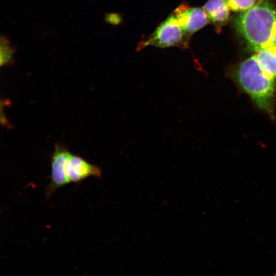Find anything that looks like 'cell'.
<instances>
[{
	"mask_svg": "<svg viewBox=\"0 0 276 276\" xmlns=\"http://www.w3.org/2000/svg\"><path fill=\"white\" fill-rule=\"evenodd\" d=\"M229 76L259 109L275 118L276 78L262 70L255 55L232 67Z\"/></svg>",
	"mask_w": 276,
	"mask_h": 276,
	"instance_id": "obj_1",
	"label": "cell"
},
{
	"mask_svg": "<svg viewBox=\"0 0 276 276\" xmlns=\"http://www.w3.org/2000/svg\"><path fill=\"white\" fill-rule=\"evenodd\" d=\"M233 25L255 52L276 43V4L271 0H262L236 17Z\"/></svg>",
	"mask_w": 276,
	"mask_h": 276,
	"instance_id": "obj_2",
	"label": "cell"
},
{
	"mask_svg": "<svg viewBox=\"0 0 276 276\" xmlns=\"http://www.w3.org/2000/svg\"><path fill=\"white\" fill-rule=\"evenodd\" d=\"M189 43V40L172 12L149 36L139 42L137 50L150 45L159 48L177 47L185 49L188 47Z\"/></svg>",
	"mask_w": 276,
	"mask_h": 276,
	"instance_id": "obj_3",
	"label": "cell"
},
{
	"mask_svg": "<svg viewBox=\"0 0 276 276\" xmlns=\"http://www.w3.org/2000/svg\"><path fill=\"white\" fill-rule=\"evenodd\" d=\"M72 153L65 145L57 143L51 157L50 182L45 188V197H50L59 188L70 183L65 174L66 162Z\"/></svg>",
	"mask_w": 276,
	"mask_h": 276,
	"instance_id": "obj_4",
	"label": "cell"
},
{
	"mask_svg": "<svg viewBox=\"0 0 276 276\" xmlns=\"http://www.w3.org/2000/svg\"><path fill=\"white\" fill-rule=\"evenodd\" d=\"M187 38L210 22L203 7H191L183 2L173 12Z\"/></svg>",
	"mask_w": 276,
	"mask_h": 276,
	"instance_id": "obj_5",
	"label": "cell"
},
{
	"mask_svg": "<svg viewBox=\"0 0 276 276\" xmlns=\"http://www.w3.org/2000/svg\"><path fill=\"white\" fill-rule=\"evenodd\" d=\"M65 174L70 183H78L90 176L101 178L102 170L99 166L72 153L66 164Z\"/></svg>",
	"mask_w": 276,
	"mask_h": 276,
	"instance_id": "obj_6",
	"label": "cell"
},
{
	"mask_svg": "<svg viewBox=\"0 0 276 276\" xmlns=\"http://www.w3.org/2000/svg\"><path fill=\"white\" fill-rule=\"evenodd\" d=\"M210 22L220 32L228 21L229 8L227 0H208L203 7Z\"/></svg>",
	"mask_w": 276,
	"mask_h": 276,
	"instance_id": "obj_7",
	"label": "cell"
},
{
	"mask_svg": "<svg viewBox=\"0 0 276 276\" xmlns=\"http://www.w3.org/2000/svg\"><path fill=\"white\" fill-rule=\"evenodd\" d=\"M254 55L262 70L276 78V43L259 49Z\"/></svg>",
	"mask_w": 276,
	"mask_h": 276,
	"instance_id": "obj_8",
	"label": "cell"
},
{
	"mask_svg": "<svg viewBox=\"0 0 276 276\" xmlns=\"http://www.w3.org/2000/svg\"><path fill=\"white\" fill-rule=\"evenodd\" d=\"M16 47L13 45L9 37L2 34L0 37V65L1 66H11L14 63V55Z\"/></svg>",
	"mask_w": 276,
	"mask_h": 276,
	"instance_id": "obj_9",
	"label": "cell"
},
{
	"mask_svg": "<svg viewBox=\"0 0 276 276\" xmlns=\"http://www.w3.org/2000/svg\"><path fill=\"white\" fill-rule=\"evenodd\" d=\"M262 0H227L230 10L244 12L251 9Z\"/></svg>",
	"mask_w": 276,
	"mask_h": 276,
	"instance_id": "obj_10",
	"label": "cell"
},
{
	"mask_svg": "<svg viewBox=\"0 0 276 276\" xmlns=\"http://www.w3.org/2000/svg\"><path fill=\"white\" fill-rule=\"evenodd\" d=\"M104 19L107 24L114 26L119 25L122 22V17L120 15L115 12L105 13Z\"/></svg>",
	"mask_w": 276,
	"mask_h": 276,
	"instance_id": "obj_11",
	"label": "cell"
}]
</instances>
